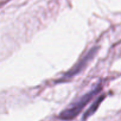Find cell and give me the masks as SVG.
I'll return each instance as SVG.
<instances>
[{"label": "cell", "instance_id": "1", "mask_svg": "<svg viewBox=\"0 0 121 121\" xmlns=\"http://www.w3.org/2000/svg\"><path fill=\"white\" fill-rule=\"evenodd\" d=\"M101 90H102V86H101V83H99L96 87H94L93 89H90V90L87 91L86 94H83V95L78 96L76 100H74L65 109H63L62 112L59 113L58 117H59L60 120H65V121H69V120L75 119L76 116H78V115L82 113L83 108H84Z\"/></svg>", "mask_w": 121, "mask_h": 121}, {"label": "cell", "instance_id": "2", "mask_svg": "<svg viewBox=\"0 0 121 121\" xmlns=\"http://www.w3.org/2000/svg\"><path fill=\"white\" fill-rule=\"evenodd\" d=\"M97 52V48H94V49H90L78 62L65 74V76H63L62 78H60V81H65V80H68V78H70V77H73V76H76L77 74H80L88 64H89V62L94 58V56H95V53Z\"/></svg>", "mask_w": 121, "mask_h": 121}, {"label": "cell", "instance_id": "3", "mask_svg": "<svg viewBox=\"0 0 121 121\" xmlns=\"http://www.w3.org/2000/svg\"><path fill=\"white\" fill-rule=\"evenodd\" d=\"M103 100H104V95H100V96H99V97H97V99L94 101V103H93V104L89 107V109H88V110L84 113V115H83V120H87V119H88L90 115H93V114L96 112V109L99 108L100 103H101Z\"/></svg>", "mask_w": 121, "mask_h": 121}]
</instances>
